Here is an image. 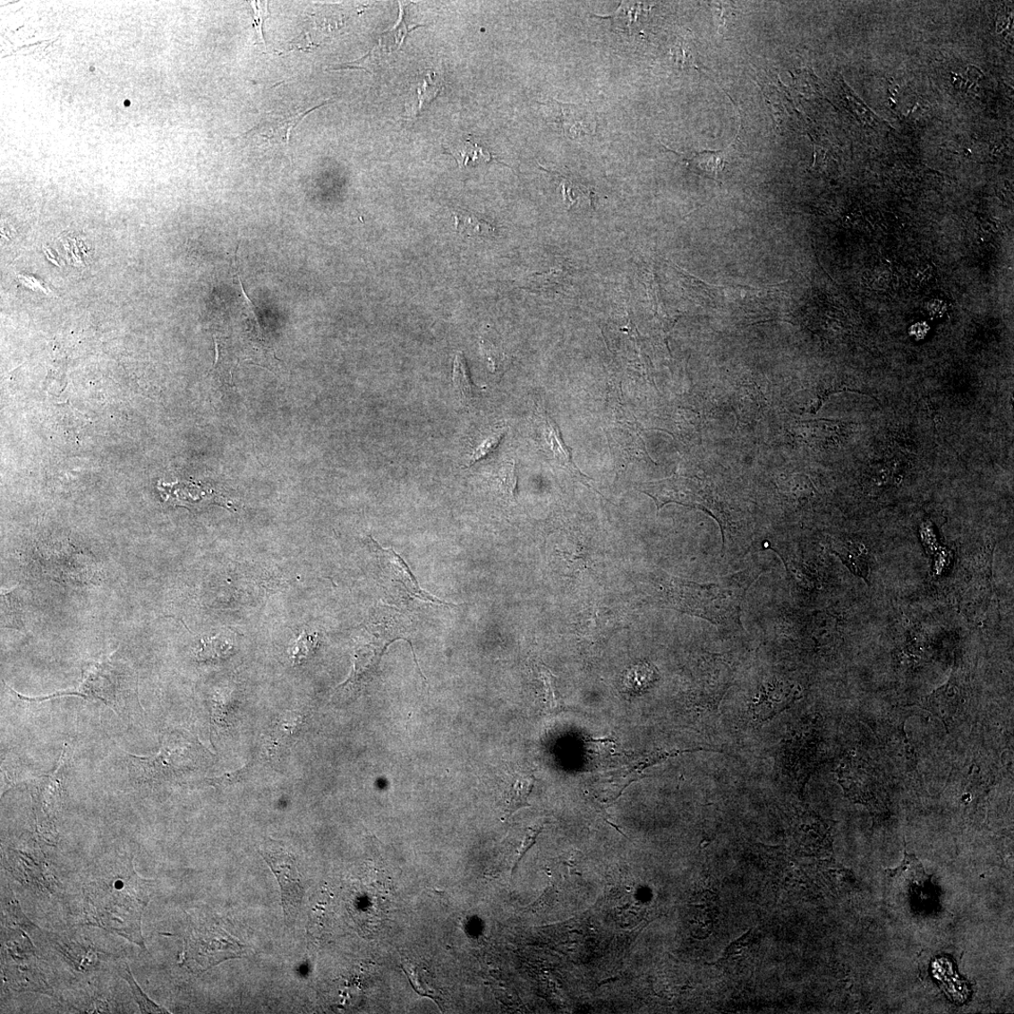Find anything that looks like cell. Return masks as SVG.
I'll return each mask as SVG.
<instances>
[{
  "label": "cell",
  "instance_id": "obj_10",
  "mask_svg": "<svg viewBox=\"0 0 1014 1014\" xmlns=\"http://www.w3.org/2000/svg\"><path fill=\"white\" fill-rule=\"evenodd\" d=\"M371 544L376 553L381 573H384L382 577L388 579V583L394 585L399 596L446 604L420 588L406 563L392 549H382L372 539Z\"/></svg>",
  "mask_w": 1014,
  "mask_h": 1014
},
{
  "label": "cell",
  "instance_id": "obj_4",
  "mask_svg": "<svg viewBox=\"0 0 1014 1014\" xmlns=\"http://www.w3.org/2000/svg\"><path fill=\"white\" fill-rule=\"evenodd\" d=\"M4 947L3 970L6 984L18 992L53 994L34 946L23 930L7 924Z\"/></svg>",
  "mask_w": 1014,
  "mask_h": 1014
},
{
  "label": "cell",
  "instance_id": "obj_16",
  "mask_svg": "<svg viewBox=\"0 0 1014 1014\" xmlns=\"http://www.w3.org/2000/svg\"><path fill=\"white\" fill-rule=\"evenodd\" d=\"M534 786V777L525 772L511 774L505 781L504 805L507 814L530 807L528 797Z\"/></svg>",
  "mask_w": 1014,
  "mask_h": 1014
},
{
  "label": "cell",
  "instance_id": "obj_6",
  "mask_svg": "<svg viewBox=\"0 0 1014 1014\" xmlns=\"http://www.w3.org/2000/svg\"><path fill=\"white\" fill-rule=\"evenodd\" d=\"M243 950L231 935L216 925H199L189 928L183 950V962L197 964L207 970L227 959H236Z\"/></svg>",
  "mask_w": 1014,
  "mask_h": 1014
},
{
  "label": "cell",
  "instance_id": "obj_14",
  "mask_svg": "<svg viewBox=\"0 0 1014 1014\" xmlns=\"http://www.w3.org/2000/svg\"><path fill=\"white\" fill-rule=\"evenodd\" d=\"M545 439L557 462L565 467L575 480L592 489V486L588 483L591 481L590 478L582 473L576 464H574L571 450L566 445L559 427L550 415H547L545 419Z\"/></svg>",
  "mask_w": 1014,
  "mask_h": 1014
},
{
  "label": "cell",
  "instance_id": "obj_2",
  "mask_svg": "<svg viewBox=\"0 0 1014 1014\" xmlns=\"http://www.w3.org/2000/svg\"><path fill=\"white\" fill-rule=\"evenodd\" d=\"M760 572L744 570L717 583L699 584L676 579L671 600L681 610L718 625L739 624L741 606Z\"/></svg>",
  "mask_w": 1014,
  "mask_h": 1014
},
{
  "label": "cell",
  "instance_id": "obj_27",
  "mask_svg": "<svg viewBox=\"0 0 1014 1014\" xmlns=\"http://www.w3.org/2000/svg\"><path fill=\"white\" fill-rule=\"evenodd\" d=\"M501 481L504 490L516 498V476L515 473L514 466H509L503 469L501 472Z\"/></svg>",
  "mask_w": 1014,
  "mask_h": 1014
},
{
  "label": "cell",
  "instance_id": "obj_1",
  "mask_svg": "<svg viewBox=\"0 0 1014 1014\" xmlns=\"http://www.w3.org/2000/svg\"><path fill=\"white\" fill-rule=\"evenodd\" d=\"M151 888L152 882L137 873L132 858L99 866L83 888L86 925L121 935L146 950L142 916Z\"/></svg>",
  "mask_w": 1014,
  "mask_h": 1014
},
{
  "label": "cell",
  "instance_id": "obj_19",
  "mask_svg": "<svg viewBox=\"0 0 1014 1014\" xmlns=\"http://www.w3.org/2000/svg\"><path fill=\"white\" fill-rule=\"evenodd\" d=\"M453 385L464 403L470 401L478 388L471 379L467 362L463 353H457L453 365Z\"/></svg>",
  "mask_w": 1014,
  "mask_h": 1014
},
{
  "label": "cell",
  "instance_id": "obj_9",
  "mask_svg": "<svg viewBox=\"0 0 1014 1014\" xmlns=\"http://www.w3.org/2000/svg\"><path fill=\"white\" fill-rule=\"evenodd\" d=\"M66 750L65 745L55 770L51 774L38 779L33 784L31 791L37 828L46 834L54 831L55 814L59 811L63 801L67 761Z\"/></svg>",
  "mask_w": 1014,
  "mask_h": 1014
},
{
  "label": "cell",
  "instance_id": "obj_12",
  "mask_svg": "<svg viewBox=\"0 0 1014 1014\" xmlns=\"http://www.w3.org/2000/svg\"><path fill=\"white\" fill-rule=\"evenodd\" d=\"M797 694L791 685L784 682L763 685L750 705L752 719L757 723L768 721L788 709L797 699Z\"/></svg>",
  "mask_w": 1014,
  "mask_h": 1014
},
{
  "label": "cell",
  "instance_id": "obj_11",
  "mask_svg": "<svg viewBox=\"0 0 1014 1014\" xmlns=\"http://www.w3.org/2000/svg\"><path fill=\"white\" fill-rule=\"evenodd\" d=\"M965 702L963 688L951 677L948 683L923 698L918 705L939 719L944 724L947 733H950L964 709Z\"/></svg>",
  "mask_w": 1014,
  "mask_h": 1014
},
{
  "label": "cell",
  "instance_id": "obj_26",
  "mask_svg": "<svg viewBox=\"0 0 1014 1014\" xmlns=\"http://www.w3.org/2000/svg\"><path fill=\"white\" fill-rule=\"evenodd\" d=\"M501 439H502V435L489 438L487 439V441H485L482 445H481L480 447H478L475 449L474 453L473 454V456L470 458V462H469L468 465L472 466L473 464H475L478 461H481V458H483L484 456L489 455L493 449H495L497 447H498V445L501 441Z\"/></svg>",
  "mask_w": 1014,
  "mask_h": 1014
},
{
  "label": "cell",
  "instance_id": "obj_30",
  "mask_svg": "<svg viewBox=\"0 0 1014 1014\" xmlns=\"http://www.w3.org/2000/svg\"><path fill=\"white\" fill-rule=\"evenodd\" d=\"M18 277L22 279V281L28 286V288H31V289H34V290L37 289V288H39L45 294H50V292H48L47 289L45 288V286L43 285V282L37 281L34 277H26V276L24 277V276H21V275L18 276Z\"/></svg>",
  "mask_w": 1014,
  "mask_h": 1014
},
{
  "label": "cell",
  "instance_id": "obj_7",
  "mask_svg": "<svg viewBox=\"0 0 1014 1014\" xmlns=\"http://www.w3.org/2000/svg\"><path fill=\"white\" fill-rule=\"evenodd\" d=\"M261 855L277 879L285 922L291 926L296 921L304 894L296 858L278 841L271 839L264 844Z\"/></svg>",
  "mask_w": 1014,
  "mask_h": 1014
},
{
  "label": "cell",
  "instance_id": "obj_5",
  "mask_svg": "<svg viewBox=\"0 0 1014 1014\" xmlns=\"http://www.w3.org/2000/svg\"><path fill=\"white\" fill-rule=\"evenodd\" d=\"M638 490L652 497L658 511L672 503L705 511L717 520L723 535L725 518L721 507L712 490L700 481L676 475L664 481L641 484Z\"/></svg>",
  "mask_w": 1014,
  "mask_h": 1014
},
{
  "label": "cell",
  "instance_id": "obj_3",
  "mask_svg": "<svg viewBox=\"0 0 1014 1014\" xmlns=\"http://www.w3.org/2000/svg\"><path fill=\"white\" fill-rule=\"evenodd\" d=\"M202 745L188 733L172 732L164 737L160 751L152 756L130 755L132 768L146 781L176 779L199 769L206 757Z\"/></svg>",
  "mask_w": 1014,
  "mask_h": 1014
},
{
  "label": "cell",
  "instance_id": "obj_28",
  "mask_svg": "<svg viewBox=\"0 0 1014 1014\" xmlns=\"http://www.w3.org/2000/svg\"><path fill=\"white\" fill-rule=\"evenodd\" d=\"M930 331V327L926 322H917L909 329V335L916 340H923L926 337Z\"/></svg>",
  "mask_w": 1014,
  "mask_h": 1014
},
{
  "label": "cell",
  "instance_id": "obj_25",
  "mask_svg": "<svg viewBox=\"0 0 1014 1014\" xmlns=\"http://www.w3.org/2000/svg\"><path fill=\"white\" fill-rule=\"evenodd\" d=\"M314 647L315 639L313 637L306 635H302L299 640H297L292 652L294 661L301 663L308 659L314 652Z\"/></svg>",
  "mask_w": 1014,
  "mask_h": 1014
},
{
  "label": "cell",
  "instance_id": "obj_17",
  "mask_svg": "<svg viewBox=\"0 0 1014 1014\" xmlns=\"http://www.w3.org/2000/svg\"><path fill=\"white\" fill-rule=\"evenodd\" d=\"M553 106L558 109L556 123L559 124L567 136L580 137L594 131V121L590 119L585 108L558 101H553Z\"/></svg>",
  "mask_w": 1014,
  "mask_h": 1014
},
{
  "label": "cell",
  "instance_id": "obj_18",
  "mask_svg": "<svg viewBox=\"0 0 1014 1014\" xmlns=\"http://www.w3.org/2000/svg\"><path fill=\"white\" fill-rule=\"evenodd\" d=\"M886 873L891 878H904L907 882L924 887L928 882V874L920 859L914 854L905 851L903 863L896 869H888Z\"/></svg>",
  "mask_w": 1014,
  "mask_h": 1014
},
{
  "label": "cell",
  "instance_id": "obj_13",
  "mask_svg": "<svg viewBox=\"0 0 1014 1014\" xmlns=\"http://www.w3.org/2000/svg\"><path fill=\"white\" fill-rule=\"evenodd\" d=\"M327 104L328 103H323L308 110H302L289 117L277 116V115H273L272 116V115L268 114L264 121L247 132H244L241 138L257 136L265 139L278 148L288 149L290 148L291 133L293 130L302 122L310 113Z\"/></svg>",
  "mask_w": 1014,
  "mask_h": 1014
},
{
  "label": "cell",
  "instance_id": "obj_23",
  "mask_svg": "<svg viewBox=\"0 0 1014 1014\" xmlns=\"http://www.w3.org/2000/svg\"><path fill=\"white\" fill-rule=\"evenodd\" d=\"M120 974L122 977L125 979L129 984L133 994V999H135L136 1002L139 1004L141 1011L142 1013H168L166 1009L151 1001L146 996V994L137 984L136 980L133 979L130 968L127 966L120 968Z\"/></svg>",
  "mask_w": 1014,
  "mask_h": 1014
},
{
  "label": "cell",
  "instance_id": "obj_24",
  "mask_svg": "<svg viewBox=\"0 0 1014 1014\" xmlns=\"http://www.w3.org/2000/svg\"><path fill=\"white\" fill-rule=\"evenodd\" d=\"M439 89H441V87H439L436 78L434 79L433 75L428 74L427 78L423 81V85L421 87L418 86L416 89V100L418 104L416 112H419L425 105L430 103L436 98Z\"/></svg>",
  "mask_w": 1014,
  "mask_h": 1014
},
{
  "label": "cell",
  "instance_id": "obj_29",
  "mask_svg": "<svg viewBox=\"0 0 1014 1014\" xmlns=\"http://www.w3.org/2000/svg\"><path fill=\"white\" fill-rule=\"evenodd\" d=\"M265 12H267V11H265ZM265 12H262L261 9L256 10V12H255L256 15L254 16L255 17V26H256V29H257L259 40L263 45H265V40H264L263 32H262V22H263V18H265L267 16V13H265Z\"/></svg>",
  "mask_w": 1014,
  "mask_h": 1014
},
{
  "label": "cell",
  "instance_id": "obj_22",
  "mask_svg": "<svg viewBox=\"0 0 1014 1014\" xmlns=\"http://www.w3.org/2000/svg\"><path fill=\"white\" fill-rule=\"evenodd\" d=\"M449 151L451 156L463 166H467L470 164L476 166L482 162L488 163L491 158L490 153L485 152L482 148L473 144L470 141L462 145L449 148Z\"/></svg>",
  "mask_w": 1014,
  "mask_h": 1014
},
{
  "label": "cell",
  "instance_id": "obj_15",
  "mask_svg": "<svg viewBox=\"0 0 1014 1014\" xmlns=\"http://www.w3.org/2000/svg\"><path fill=\"white\" fill-rule=\"evenodd\" d=\"M305 718L297 712H290L280 716L274 723L269 735V751L276 754L289 747L302 729Z\"/></svg>",
  "mask_w": 1014,
  "mask_h": 1014
},
{
  "label": "cell",
  "instance_id": "obj_20",
  "mask_svg": "<svg viewBox=\"0 0 1014 1014\" xmlns=\"http://www.w3.org/2000/svg\"><path fill=\"white\" fill-rule=\"evenodd\" d=\"M454 217L457 233L464 236H489L494 233V227L490 224L468 212H456Z\"/></svg>",
  "mask_w": 1014,
  "mask_h": 1014
},
{
  "label": "cell",
  "instance_id": "obj_8",
  "mask_svg": "<svg viewBox=\"0 0 1014 1014\" xmlns=\"http://www.w3.org/2000/svg\"><path fill=\"white\" fill-rule=\"evenodd\" d=\"M81 696L86 699H98L110 707L116 714L123 715L125 711L124 691L117 678H114L110 666L93 665L84 669L83 681L79 690L56 693L49 696L29 698L17 694L18 698L30 702H42L61 696Z\"/></svg>",
  "mask_w": 1014,
  "mask_h": 1014
},
{
  "label": "cell",
  "instance_id": "obj_21",
  "mask_svg": "<svg viewBox=\"0 0 1014 1014\" xmlns=\"http://www.w3.org/2000/svg\"><path fill=\"white\" fill-rule=\"evenodd\" d=\"M201 647L197 657L201 661L217 660L227 658L232 654L234 644L231 640L224 636L205 638L201 641Z\"/></svg>",
  "mask_w": 1014,
  "mask_h": 1014
}]
</instances>
